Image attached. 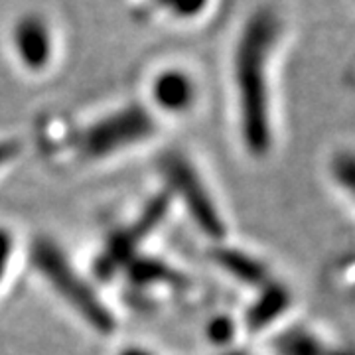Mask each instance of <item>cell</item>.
Returning a JSON list of instances; mask_svg holds the SVG:
<instances>
[{"mask_svg": "<svg viewBox=\"0 0 355 355\" xmlns=\"http://www.w3.org/2000/svg\"><path fill=\"white\" fill-rule=\"evenodd\" d=\"M237 328H239V324L233 318H229L227 314H219L214 320H209V324H207V338H209V342L214 343V345L221 347V352H225V349L231 347V342L235 340Z\"/></svg>", "mask_w": 355, "mask_h": 355, "instance_id": "13", "label": "cell"}, {"mask_svg": "<svg viewBox=\"0 0 355 355\" xmlns=\"http://www.w3.org/2000/svg\"><path fill=\"white\" fill-rule=\"evenodd\" d=\"M14 254V239L12 233L6 227H0V284L8 272V266Z\"/></svg>", "mask_w": 355, "mask_h": 355, "instance_id": "14", "label": "cell"}, {"mask_svg": "<svg viewBox=\"0 0 355 355\" xmlns=\"http://www.w3.org/2000/svg\"><path fill=\"white\" fill-rule=\"evenodd\" d=\"M282 36V16L263 6L249 16L233 58L239 137L247 154L257 160L266 158L275 148L272 64Z\"/></svg>", "mask_w": 355, "mask_h": 355, "instance_id": "1", "label": "cell"}, {"mask_svg": "<svg viewBox=\"0 0 355 355\" xmlns=\"http://www.w3.org/2000/svg\"><path fill=\"white\" fill-rule=\"evenodd\" d=\"M170 205H172V196L164 190L144 205V211L128 227H121L109 235L103 251L97 254L95 261V272L99 279H113L127 268L135 257H139L140 243L150 237L154 229L160 227V223L170 211Z\"/></svg>", "mask_w": 355, "mask_h": 355, "instance_id": "5", "label": "cell"}, {"mask_svg": "<svg viewBox=\"0 0 355 355\" xmlns=\"http://www.w3.org/2000/svg\"><path fill=\"white\" fill-rule=\"evenodd\" d=\"M219 355H249L247 352H243V349H237V347H229L225 352H221Z\"/></svg>", "mask_w": 355, "mask_h": 355, "instance_id": "18", "label": "cell"}, {"mask_svg": "<svg viewBox=\"0 0 355 355\" xmlns=\"http://www.w3.org/2000/svg\"><path fill=\"white\" fill-rule=\"evenodd\" d=\"M30 263L36 268L44 282L65 304L69 306L77 316L81 318L89 328L101 336L113 334L116 328V318L113 310L107 306L101 294L93 288L64 249L50 237H38L30 247Z\"/></svg>", "mask_w": 355, "mask_h": 355, "instance_id": "2", "label": "cell"}, {"mask_svg": "<svg viewBox=\"0 0 355 355\" xmlns=\"http://www.w3.org/2000/svg\"><path fill=\"white\" fill-rule=\"evenodd\" d=\"M352 4H354V6H355V0H352Z\"/></svg>", "mask_w": 355, "mask_h": 355, "instance_id": "20", "label": "cell"}, {"mask_svg": "<svg viewBox=\"0 0 355 355\" xmlns=\"http://www.w3.org/2000/svg\"><path fill=\"white\" fill-rule=\"evenodd\" d=\"M331 342L308 328H288L272 342L277 355H328Z\"/></svg>", "mask_w": 355, "mask_h": 355, "instance_id": "10", "label": "cell"}, {"mask_svg": "<svg viewBox=\"0 0 355 355\" xmlns=\"http://www.w3.org/2000/svg\"><path fill=\"white\" fill-rule=\"evenodd\" d=\"M156 128L158 125L146 107L125 105L79 132L77 154L83 160H105L150 140Z\"/></svg>", "mask_w": 355, "mask_h": 355, "instance_id": "4", "label": "cell"}, {"mask_svg": "<svg viewBox=\"0 0 355 355\" xmlns=\"http://www.w3.org/2000/svg\"><path fill=\"white\" fill-rule=\"evenodd\" d=\"M253 302L245 310L243 326L249 331H265L277 324L292 306V291L280 280L272 279L263 288L254 291Z\"/></svg>", "mask_w": 355, "mask_h": 355, "instance_id": "8", "label": "cell"}, {"mask_svg": "<svg viewBox=\"0 0 355 355\" xmlns=\"http://www.w3.org/2000/svg\"><path fill=\"white\" fill-rule=\"evenodd\" d=\"M160 172L166 180V191L182 203L193 225L214 243H223L227 223L219 205L214 200L200 170L184 153H166L160 158Z\"/></svg>", "mask_w": 355, "mask_h": 355, "instance_id": "3", "label": "cell"}, {"mask_svg": "<svg viewBox=\"0 0 355 355\" xmlns=\"http://www.w3.org/2000/svg\"><path fill=\"white\" fill-rule=\"evenodd\" d=\"M326 172L334 188L340 191L355 209V146L347 144V146H340L331 150Z\"/></svg>", "mask_w": 355, "mask_h": 355, "instance_id": "11", "label": "cell"}, {"mask_svg": "<svg viewBox=\"0 0 355 355\" xmlns=\"http://www.w3.org/2000/svg\"><path fill=\"white\" fill-rule=\"evenodd\" d=\"M123 272L137 286H156V284L162 286V284L180 282V275L176 272V268L168 266L162 261L148 259V257H135Z\"/></svg>", "mask_w": 355, "mask_h": 355, "instance_id": "12", "label": "cell"}, {"mask_svg": "<svg viewBox=\"0 0 355 355\" xmlns=\"http://www.w3.org/2000/svg\"><path fill=\"white\" fill-rule=\"evenodd\" d=\"M22 153V144L20 140L4 139L0 140V170L6 168L8 164H12L14 160Z\"/></svg>", "mask_w": 355, "mask_h": 355, "instance_id": "15", "label": "cell"}, {"mask_svg": "<svg viewBox=\"0 0 355 355\" xmlns=\"http://www.w3.org/2000/svg\"><path fill=\"white\" fill-rule=\"evenodd\" d=\"M153 103L168 114H184L198 101V85L184 69H164L150 85Z\"/></svg>", "mask_w": 355, "mask_h": 355, "instance_id": "7", "label": "cell"}, {"mask_svg": "<svg viewBox=\"0 0 355 355\" xmlns=\"http://www.w3.org/2000/svg\"><path fill=\"white\" fill-rule=\"evenodd\" d=\"M205 0H166V4L182 16H191V14L200 12Z\"/></svg>", "mask_w": 355, "mask_h": 355, "instance_id": "16", "label": "cell"}, {"mask_svg": "<svg viewBox=\"0 0 355 355\" xmlns=\"http://www.w3.org/2000/svg\"><path fill=\"white\" fill-rule=\"evenodd\" d=\"M12 40L20 62L28 69L40 71L50 64L53 42H51L50 28L44 24V20L36 16L22 18L14 28Z\"/></svg>", "mask_w": 355, "mask_h": 355, "instance_id": "9", "label": "cell"}, {"mask_svg": "<svg viewBox=\"0 0 355 355\" xmlns=\"http://www.w3.org/2000/svg\"><path fill=\"white\" fill-rule=\"evenodd\" d=\"M116 355H154L153 349H148L146 345H137V343H130L119 349Z\"/></svg>", "mask_w": 355, "mask_h": 355, "instance_id": "17", "label": "cell"}, {"mask_svg": "<svg viewBox=\"0 0 355 355\" xmlns=\"http://www.w3.org/2000/svg\"><path fill=\"white\" fill-rule=\"evenodd\" d=\"M349 69H352V71H349V79L355 83V58H354V62H352V67H349Z\"/></svg>", "mask_w": 355, "mask_h": 355, "instance_id": "19", "label": "cell"}, {"mask_svg": "<svg viewBox=\"0 0 355 355\" xmlns=\"http://www.w3.org/2000/svg\"><path fill=\"white\" fill-rule=\"evenodd\" d=\"M211 261L231 279H235L253 291L263 288L275 279L268 263H265L261 257L239 247L225 245V243H216L211 251Z\"/></svg>", "mask_w": 355, "mask_h": 355, "instance_id": "6", "label": "cell"}]
</instances>
